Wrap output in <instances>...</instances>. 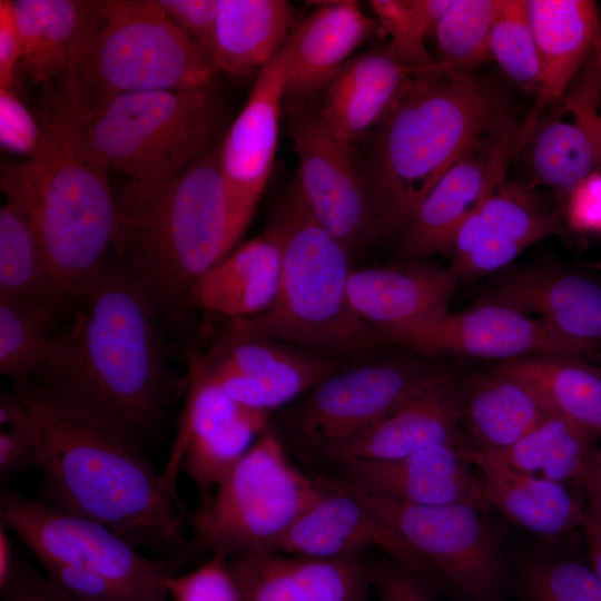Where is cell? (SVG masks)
Listing matches in <instances>:
<instances>
[{"label": "cell", "mask_w": 601, "mask_h": 601, "mask_svg": "<svg viewBox=\"0 0 601 601\" xmlns=\"http://www.w3.org/2000/svg\"><path fill=\"white\" fill-rule=\"evenodd\" d=\"M581 530L588 548L589 563L601 584V525L585 515Z\"/></svg>", "instance_id": "6f0895ef"}, {"label": "cell", "mask_w": 601, "mask_h": 601, "mask_svg": "<svg viewBox=\"0 0 601 601\" xmlns=\"http://www.w3.org/2000/svg\"><path fill=\"white\" fill-rule=\"evenodd\" d=\"M447 443H467L460 423L457 380L452 373L325 459L394 460Z\"/></svg>", "instance_id": "83f0119b"}, {"label": "cell", "mask_w": 601, "mask_h": 601, "mask_svg": "<svg viewBox=\"0 0 601 601\" xmlns=\"http://www.w3.org/2000/svg\"><path fill=\"white\" fill-rule=\"evenodd\" d=\"M541 81L536 104L522 125L526 139L542 112L566 92L587 59L601 51L598 8L591 0H528Z\"/></svg>", "instance_id": "d4e9b609"}, {"label": "cell", "mask_w": 601, "mask_h": 601, "mask_svg": "<svg viewBox=\"0 0 601 601\" xmlns=\"http://www.w3.org/2000/svg\"><path fill=\"white\" fill-rule=\"evenodd\" d=\"M46 574L78 601H145L121 583L89 569L41 563Z\"/></svg>", "instance_id": "f6af8a7d"}, {"label": "cell", "mask_w": 601, "mask_h": 601, "mask_svg": "<svg viewBox=\"0 0 601 601\" xmlns=\"http://www.w3.org/2000/svg\"><path fill=\"white\" fill-rule=\"evenodd\" d=\"M524 147L532 186L550 188L562 207L572 189L599 166L588 135L574 121L540 120Z\"/></svg>", "instance_id": "e575fe53"}, {"label": "cell", "mask_w": 601, "mask_h": 601, "mask_svg": "<svg viewBox=\"0 0 601 601\" xmlns=\"http://www.w3.org/2000/svg\"><path fill=\"white\" fill-rule=\"evenodd\" d=\"M503 92L437 62L416 70L373 129L364 178L382 235L406 226L444 174L508 122Z\"/></svg>", "instance_id": "7a4b0ae2"}, {"label": "cell", "mask_w": 601, "mask_h": 601, "mask_svg": "<svg viewBox=\"0 0 601 601\" xmlns=\"http://www.w3.org/2000/svg\"><path fill=\"white\" fill-rule=\"evenodd\" d=\"M50 309L0 300V373L16 382L43 370L55 335Z\"/></svg>", "instance_id": "74e56055"}, {"label": "cell", "mask_w": 601, "mask_h": 601, "mask_svg": "<svg viewBox=\"0 0 601 601\" xmlns=\"http://www.w3.org/2000/svg\"><path fill=\"white\" fill-rule=\"evenodd\" d=\"M269 414L231 400L190 358L179 432L161 474L167 490L176 494V476L183 467L206 497L269 425Z\"/></svg>", "instance_id": "9a60e30c"}, {"label": "cell", "mask_w": 601, "mask_h": 601, "mask_svg": "<svg viewBox=\"0 0 601 601\" xmlns=\"http://www.w3.org/2000/svg\"><path fill=\"white\" fill-rule=\"evenodd\" d=\"M376 22L353 0L318 3L292 32L285 99L297 107L324 89Z\"/></svg>", "instance_id": "484cf974"}, {"label": "cell", "mask_w": 601, "mask_h": 601, "mask_svg": "<svg viewBox=\"0 0 601 601\" xmlns=\"http://www.w3.org/2000/svg\"><path fill=\"white\" fill-rule=\"evenodd\" d=\"M587 516L601 525V447L595 449L580 481Z\"/></svg>", "instance_id": "db71d44e"}, {"label": "cell", "mask_w": 601, "mask_h": 601, "mask_svg": "<svg viewBox=\"0 0 601 601\" xmlns=\"http://www.w3.org/2000/svg\"><path fill=\"white\" fill-rule=\"evenodd\" d=\"M35 463L32 426L29 428H1L0 474L10 476Z\"/></svg>", "instance_id": "f5cc1de1"}, {"label": "cell", "mask_w": 601, "mask_h": 601, "mask_svg": "<svg viewBox=\"0 0 601 601\" xmlns=\"http://www.w3.org/2000/svg\"><path fill=\"white\" fill-rule=\"evenodd\" d=\"M452 0H372L377 22L388 33L391 47L415 69L435 63L426 49V37L435 28Z\"/></svg>", "instance_id": "60d3db41"}, {"label": "cell", "mask_w": 601, "mask_h": 601, "mask_svg": "<svg viewBox=\"0 0 601 601\" xmlns=\"http://www.w3.org/2000/svg\"><path fill=\"white\" fill-rule=\"evenodd\" d=\"M471 459L481 477L485 504L512 523L545 536L581 529L585 506L566 484L523 473L472 449Z\"/></svg>", "instance_id": "f546056e"}, {"label": "cell", "mask_w": 601, "mask_h": 601, "mask_svg": "<svg viewBox=\"0 0 601 601\" xmlns=\"http://www.w3.org/2000/svg\"><path fill=\"white\" fill-rule=\"evenodd\" d=\"M282 247L269 227L231 250L197 283L195 305L235 318L265 312L276 298Z\"/></svg>", "instance_id": "4dcf8cb0"}, {"label": "cell", "mask_w": 601, "mask_h": 601, "mask_svg": "<svg viewBox=\"0 0 601 601\" xmlns=\"http://www.w3.org/2000/svg\"><path fill=\"white\" fill-rule=\"evenodd\" d=\"M378 333L386 344L497 362L546 355L601 358L600 352L561 335L542 319L492 303L476 302L461 312L446 311Z\"/></svg>", "instance_id": "4fadbf2b"}, {"label": "cell", "mask_w": 601, "mask_h": 601, "mask_svg": "<svg viewBox=\"0 0 601 601\" xmlns=\"http://www.w3.org/2000/svg\"><path fill=\"white\" fill-rule=\"evenodd\" d=\"M268 227L282 247L276 298L258 315L233 319L231 332L295 344L336 361L386 344L352 309V254L316 219L297 181L278 201Z\"/></svg>", "instance_id": "8992f818"}, {"label": "cell", "mask_w": 601, "mask_h": 601, "mask_svg": "<svg viewBox=\"0 0 601 601\" xmlns=\"http://www.w3.org/2000/svg\"><path fill=\"white\" fill-rule=\"evenodd\" d=\"M0 524L13 532L41 563H63L97 571L145 601H165V579L173 564L145 556L136 545L93 520L55 505L2 494Z\"/></svg>", "instance_id": "7c38bea8"}, {"label": "cell", "mask_w": 601, "mask_h": 601, "mask_svg": "<svg viewBox=\"0 0 601 601\" xmlns=\"http://www.w3.org/2000/svg\"><path fill=\"white\" fill-rule=\"evenodd\" d=\"M59 93L52 114L79 146L135 183L176 177L213 147L223 122L210 86L87 98L63 85Z\"/></svg>", "instance_id": "52a82bcc"}, {"label": "cell", "mask_w": 601, "mask_h": 601, "mask_svg": "<svg viewBox=\"0 0 601 601\" xmlns=\"http://www.w3.org/2000/svg\"><path fill=\"white\" fill-rule=\"evenodd\" d=\"M585 67L579 82L568 93L563 111L571 114L574 122L585 131L601 166V61L593 55Z\"/></svg>", "instance_id": "bcb514c9"}, {"label": "cell", "mask_w": 601, "mask_h": 601, "mask_svg": "<svg viewBox=\"0 0 601 601\" xmlns=\"http://www.w3.org/2000/svg\"><path fill=\"white\" fill-rule=\"evenodd\" d=\"M40 124L46 131L42 150L3 166L0 186L32 227L61 312L88 293L106 265L117 199L109 169L88 156L56 116Z\"/></svg>", "instance_id": "5b68a950"}, {"label": "cell", "mask_w": 601, "mask_h": 601, "mask_svg": "<svg viewBox=\"0 0 601 601\" xmlns=\"http://www.w3.org/2000/svg\"><path fill=\"white\" fill-rule=\"evenodd\" d=\"M521 590L524 601H601V584L590 563L574 559L528 563Z\"/></svg>", "instance_id": "b9f144b4"}, {"label": "cell", "mask_w": 601, "mask_h": 601, "mask_svg": "<svg viewBox=\"0 0 601 601\" xmlns=\"http://www.w3.org/2000/svg\"><path fill=\"white\" fill-rule=\"evenodd\" d=\"M528 246L511 239L486 236L461 263L447 268L457 277H479L512 263Z\"/></svg>", "instance_id": "c3c4849f"}, {"label": "cell", "mask_w": 601, "mask_h": 601, "mask_svg": "<svg viewBox=\"0 0 601 601\" xmlns=\"http://www.w3.org/2000/svg\"><path fill=\"white\" fill-rule=\"evenodd\" d=\"M111 246L160 318L185 322L198 280L235 246L219 146L167 181H128L117 200Z\"/></svg>", "instance_id": "277c9868"}, {"label": "cell", "mask_w": 601, "mask_h": 601, "mask_svg": "<svg viewBox=\"0 0 601 601\" xmlns=\"http://www.w3.org/2000/svg\"><path fill=\"white\" fill-rule=\"evenodd\" d=\"M325 475L392 528L428 563L435 578L443 579L470 601L499 599L503 580L500 550L482 505L414 504L367 493Z\"/></svg>", "instance_id": "8fae6325"}, {"label": "cell", "mask_w": 601, "mask_h": 601, "mask_svg": "<svg viewBox=\"0 0 601 601\" xmlns=\"http://www.w3.org/2000/svg\"><path fill=\"white\" fill-rule=\"evenodd\" d=\"M164 587L174 601H242L228 559L219 553L188 573L168 575Z\"/></svg>", "instance_id": "7bdbcfd3"}, {"label": "cell", "mask_w": 601, "mask_h": 601, "mask_svg": "<svg viewBox=\"0 0 601 601\" xmlns=\"http://www.w3.org/2000/svg\"><path fill=\"white\" fill-rule=\"evenodd\" d=\"M457 277L447 268L417 260L352 269V309L377 332L416 323L447 311Z\"/></svg>", "instance_id": "603a6c76"}, {"label": "cell", "mask_w": 601, "mask_h": 601, "mask_svg": "<svg viewBox=\"0 0 601 601\" xmlns=\"http://www.w3.org/2000/svg\"><path fill=\"white\" fill-rule=\"evenodd\" d=\"M451 373L414 355L338 370L285 411L284 424L298 446L325 459Z\"/></svg>", "instance_id": "30bf717a"}, {"label": "cell", "mask_w": 601, "mask_h": 601, "mask_svg": "<svg viewBox=\"0 0 601 601\" xmlns=\"http://www.w3.org/2000/svg\"><path fill=\"white\" fill-rule=\"evenodd\" d=\"M1 428H29L32 426L31 413L17 392H1Z\"/></svg>", "instance_id": "11a10c76"}, {"label": "cell", "mask_w": 601, "mask_h": 601, "mask_svg": "<svg viewBox=\"0 0 601 601\" xmlns=\"http://www.w3.org/2000/svg\"><path fill=\"white\" fill-rule=\"evenodd\" d=\"M191 358L231 400L267 413L305 395L339 370L336 359L231 331L207 356Z\"/></svg>", "instance_id": "ac0fdd59"}, {"label": "cell", "mask_w": 601, "mask_h": 601, "mask_svg": "<svg viewBox=\"0 0 601 601\" xmlns=\"http://www.w3.org/2000/svg\"><path fill=\"white\" fill-rule=\"evenodd\" d=\"M486 236L531 246L561 231L562 207L552 208L534 190L503 180L476 209Z\"/></svg>", "instance_id": "8d00e7d4"}, {"label": "cell", "mask_w": 601, "mask_h": 601, "mask_svg": "<svg viewBox=\"0 0 601 601\" xmlns=\"http://www.w3.org/2000/svg\"><path fill=\"white\" fill-rule=\"evenodd\" d=\"M22 45L12 0H0V88H13Z\"/></svg>", "instance_id": "f907efd6"}, {"label": "cell", "mask_w": 601, "mask_h": 601, "mask_svg": "<svg viewBox=\"0 0 601 601\" xmlns=\"http://www.w3.org/2000/svg\"><path fill=\"white\" fill-rule=\"evenodd\" d=\"M290 134L299 165L297 183L322 226L351 254L383 237L353 147L334 136L317 108L296 107Z\"/></svg>", "instance_id": "5bb4252c"}, {"label": "cell", "mask_w": 601, "mask_h": 601, "mask_svg": "<svg viewBox=\"0 0 601 601\" xmlns=\"http://www.w3.org/2000/svg\"><path fill=\"white\" fill-rule=\"evenodd\" d=\"M457 395L462 432L480 453L510 447L552 414L524 382L491 368L457 381Z\"/></svg>", "instance_id": "f1b7e54d"}, {"label": "cell", "mask_w": 601, "mask_h": 601, "mask_svg": "<svg viewBox=\"0 0 601 601\" xmlns=\"http://www.w3.org/2000/svg\"><path fill=\"white\" fill-rule=\"evenodd\" d=\"M242 601H368L371 566L362 556L312 558L262 552L228 559Z\"/></svg>", "instance_id": "7402d4cb"}, {"label": "cell", "mask_w": 601, "mask_h": 601, "mask_svg": "<svg viewBox=\"0 0 601 601\" xmlns=\"http://www.w3.org/2000/svg\"><path fill=\"white\" fill-rule=\"evenodd\" d=\"M388 43L351 58L324 88L318 112L342 142L353 144L374 129L411 76Z\"/></svg>", "instance_id": "4316f807"}, {"label": "cell", "mask_w": 601, "mask_h": 601, "mask_svg": "<svg viewBox=\"0 0 601 601\" xmlns=\"http://www.w3.org/2000/svg\"><path fill=\"white\" fill-rule=\"evenodd\" d=\"M290 47L289 37L256 75L248 99L219 145L234 245L248 226L273 170Z\"/></svg>", "instance_id": "e0dca14e"}, {"label": "cell", "mask_w": 601, "mask_h": 601, "mask_svg": "<svg viewBox=\"0 0 601 601\" xmlns=\"http://www.w3.org/2000/svg\"><path fill=\"white\" fill-rule=\"evenodd\" d=\"M22 45L20 67L37 83L78 76L96 41L97 1L12 0Z\"/></svg>", "instance_id": "cb8c5ba5"}, {"label": "cell", "mask_w": 601, "mask_h": 601, "mask_svg": "<svg viewBox=\"0 0 601 601\" xmlns=\"http://www.w3.org/2000/svg\"><path fill=\"white\" fill-rule=\"evenodd\" d=\"M569 226L580 231H601V170H594L569 194L563 207Z\"/></svg>", "instance_id": "681fc988"}, {"label": "cell", "mask_w": 601, "mask_h": 601, "mask_svg": "<svg viewBox=\"0 0 601 601\" xmlns=\"http://www.w3.org/2000/svg\"><path fill=\"white\" fill-rule=\"evenodd\" d=\"M500 0H452L435 28L439 65L472 72L490 53Z\"/></svg>", "instance_id": "f35d334b"}, {"label": "cell", "mask_w": 601, "mask_h": 601, "mask_svg": "<svg viewBox=\"0 0 601 601\" xmlns=\"http://www.w3.org/2000/svg\"><path fill=\"white\" fill-rule=\"evenodd\" d=\"M490 53L515 86L539 91L541 70L528 0H500L490 35Z\"/></svg>", "instance_id": "ab89813d"}, {"label": "cell", "mask_w": 601, "mask_h": 601, "mask_svg": "<svg viewBox=\"0 0 601 601\" xmlns=\"http://www.w3.org/2000/svg\"><path fill=\"white\" fill-rule=\"evenodd\" d=\"M322 483L289 460L268 425L203 499L191 516L198 542L227 559L276 551L293 524L324 494Z\"/></svg>", "instance_id": "ba28073f"}, {"label": "cell", "mask_w": 601, "mask_h": 601, "mask_svg": "<svg viewBox=\"0 0 601 601\" xmlns=\"http://www.w3.org/2000/svg\"><path fill=\"white\" fill-rule=\"evenodd\" d=\"M159 3L175 26L211 60L218 0H159Z\"/></svg>", "instance_id": "7dc6e473"}, {"label": "cell", "mask_w": 601, "mask_h": 601, "mask_svg": "<svg viewBox=\"0 0 601 601\" xmlns=\"http://www.w3.org/2000/svg\"><path fill=\"white\" fill-rule=\"evenodd\" d=\"M491 370L515 377L540 397L550 413L601 437V368L570 356H530L495 363Z\"/></svg>", "instance_id": "d6a6232c"}, {"label": "cell", "mask_w": 601, "mask_h": 601, "mask_svg": "<svg viewBox=\"0 0 601 601\" xmlns=\"http://www.w3.org/2000/svg\"><path fill=\"white\" fill-rule=\"evenodd\" d=\"M97 11L92 52L78 76L66 78L81 96L210 86L218 70L159 0H99Z\"/></svg>", "instance_id": "9c48e42d"}, {"label": "cell", "mask_w": 601, "mask_h": 601, "mask_svg": "<svg viewBox=\"0 0 601 601\" xmlns=\"http://www.w3.org/2000/svg\"><path fill=\"white\" fill-rule=\"evenodd\" d=\"M342 481L367 493L422 505L486 506L467 443L428 446L394 460L338 456Z\"/></svg>", "instance_id": "ffe728a7"}, {"label": "cell", "mask_w": 601, "mask_h": 601, "mask_svg": "<svg viewBox=\"0 0 601 601\" xmlns=\"http://www.w3.org/2000/svg\"><path fill=\"white\" fill-rule=\"evenodd\" d=\"M479 302L511 307L601 353V283L555 263H534L496 277Z\"/></svg>", "instance_id": "44dd1931"}, {"label": "cell", "mask_w": 601, "mask_h": 601, "mask_svg": "<svg viewBox=\"0 0 601 601\" xmlns=\"http://www.w3.org/2000/svg\"><path fill=\"white\" fill-rule=\"evenodd\" d=\"M597 439L584 427L552 413L510 447L486 454L523 473L568 485L579 483Z\"/></svg>", "instance_id": "836d02e7"}, {"label": "cell", "mask_w": 601, "mask_h": 601, "mask_svg": "<svg viewBox=\"0 0 601 601\" xmlns=\"http://www.w3.org/2000/svg\"><path fill=\"white\" fill-rule=\"evenodd\" d=\"M32 417L35 464L53 505L135 541L176 542L181 504L136 445L91 424L39 385L17 382Z\"/></svg>", "instance_id": "3957f363"}, {"label": "cell", "mask_w": 601, "mask_h": 601, "mask_svg": "<svg viewBox=\"0 0 601 601\" xmlns=\"http://www.w3.org/2000/svg\"><path fill=\"white\" fill-rule=\"evenodd\" d=\"M0 300L59 313L32 227L21 209L9 200L0 209Z\"/></svg>", "instance_id": "d590c367"}, {"label": "cell", "mask_w": 601, "mask_h": 601, "mask_svg": "<svg viewBox=\"0 0 601 601\" xmlns=\"http://www.w3.org/2000/svg\"><path fill=\"white\" fill-rule=\"evenodd\" d=\"M521 135L522 126L510 120L444 174L398 234L402 259L451 253L462 223L505 180L510 160L522 149Z\"/></svg>", "instance_id": "2e32d148"}, {"label": "cell", "mask_w": 601, "mask_h": 601, "mask_svg": "<svg viewBox=\"0 0 601 601\" xmlns=\"http://www.w3.org/2000/svg\"><path fill=\"white\" fill-rule=\"evenodd\" d=\"M16 571L14 550L9 530L0 524V590L2 594L11 583Z\"/></svg>", "instance_id": "9f6ffc18"}, {"label": "cell", "mask_w": 601, "mask_h": 601, "mask_svg": "<svg viewBox=\"0 0 601 601\" xmlns=\"http://www.w3.org/2000/svg\"><path fill=\"white\" fill-rule=\"evenodd\" d=\"M46 142V131L19 99L13 88H0V145L2 149L29 158Z\"/></svg>", "instance_id": "ee69618b"}, {"label": "cell", "mask_w": 601, "mask_h": 601, "mask_svg": "<svg viewBox=\"0 0 601 601\" xmlns=\"http://www.w3.org/2000/svg\"><path fill=\"white\" fill-rule=\"evenodd\" d=\"M293 19L285 0H218L214 66L234 77L256 76L288 41Z\"/></svg>", "instance_id": "1f68e13d"}, {"label": "cell", "mask_w": 601, "mask_h": 601, "mask_svg": "<svg viewBox=\"0 0 601 601\" xmlns=\"http://www.w3.org/2000/svg\"><path fill=\"white\" fill-rule=\"evenodd\" d=\"M55 335L39 385L91 424L136 445L169 393L160 316L144 287L119 263L105 265Z\"/></svg>", "instance_id": "6da1fadb"}, {"label": "cell", "mask_w": 601, "mask_h": 601, "mask_svg": "<svg viewBox=\"0 0 601 601\" xmlns=\"http://www.w3.org/2000/svg\"><path fill=\"white\" fill-rule=\"evenodd\" d=\"M309 473L325 492L283 536L277 552L332 559L361 556L368 548H377L421 580L435 578L428 563L363 502L324 473L314 469Z\"/></svg>", "instance_id": "d6986e66"}, {"label": "cell", "mask_w": 601, "mask_h": 601, "mask_svg": "<svg viewBox=\"0 0 601 601\" xmlns=\"http://www.w3.org/2000/svg\"><path fill=\"white\" fill-rule=\"evenodd\" d=\"M3 595L4 601H78L47 574L30 568L17 569Z\"/></svg>", "instance_id": "816d5d0a"}]
</instances>
